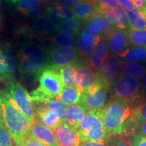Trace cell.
<instances>
[{
  "label": "cell",
  "mask_w": 146,
  "mask_h": 146,
  "mask_svg": "<svg viewBox=\"0 0 146 146\" xmlns=\"http://www.w3.org/2000/svg\"><path fill=\"white\" fill-rule=\"evenodd\" d=\"M132 1L135 6V8L143 9L146 8L145 3L143 2V0H133Z\"/></svg>",
  "instance_id": "bcb514c9"
},
{
  "label": "cell",
  "mask_w": 146,
  "mask_h": 146,
  "mask_svg": "<svg viewBox=\"0 0 146 146\" xmlns=\"http://www.w3.org/2000/svg\"><path fill=\"white\" fill-rule=\"evenodd\" d=\"M51 1H52V0H39V1H41L42 3H45L50 2Z\"/></svg>",
  "instance_id": "f907efd6"
},
{
  "label": "cell",
  "mask_w": 146,
  "mask_h": 146,
  "mask_svg": "<svg viewBox=\"0 0 146 146\" xmlns=\"http://www.w3.org/2000/svg\"><path fill=\"white\" fill-rule=\"evenodd\" d=\"M119 62L115 56L109 55L100 68L95 73L96 77L111 87L120 75Z\"/></svg>",
  "instance_id": "8fae6325"
},
{
  "label": "cell",
  "mask_w": 146,
  "mask_h": 146,
  "mask_svg": "<svg viewBox=\"0 0 146 146\" xmlns=\"http://www.w3.org/2000/svg\"><path fill=\"white\" fill-rule=\"evenodd\" d=\"M35 117L37 120L45 127L51 129H54L61 125L63 121L58 113L47 108L43 104L39 102H33Z\"/></svg>",
  "instance_id": "9a60e30c"
},
{
  "label": "cell",
  "mask_w": 146,
  "mask_h": 146,
  "mask_svg": "<svg viewBox=\"0 0 146 146\" xmlns=\"http://www.w3.org/2000/svg\"><path fill=\"white\" fill-rule=\"evenodd\" d=\"M137 134L146 137V122L141 124L136 130Z\"/></svg>",
  "instance_id": "f6af8a7d"
},
{
  "label": "cell",
  "mask_w": 146,
  "mask_h": 146,
  "mask_svg": "<svg viewBox=\"0 0 146 146\" xmlns=\"http://www.w3.org/2000/svg\"><path fill=\"white\" fill-rule=\"evenodd\" d=\"M18 69V64L8 47H0V79L8 80L12 78Z\"/></svg>",
  "instance_id": "5bb4252c"
},
{
  "label": "cell",
  "mask_w": 146,
  "mask_h": 146,
  "mask_svg": "<svg viewBox=\"0 0 146 146\" xmlns=\"http://www.w3.org/2000/svg\"><path fill=\"white\" fill-rule=\"evenodd\" d=\"M104 40L106 42L110 55L112 56H118L130 47L127 30L114 28L108 34Z\"/></svg>",
  "instance_id": "7c38bea8"
},
{
  "label": "cell",
  "mask_w": 146,
  "mask_h": 146,
  "mask_svg": "<svg viewBox=\"0 0 146 146\" xmlns=\"http://www.w3.org/2000/svg\"><path fill=\"white\" fill-rule=\"evenodd\" d=\"M118 56L124 61L141 62L146 61V46H132L120 53Z\"/></svg>",
  "instance_id": "484cf974"
},
{
  "label": "cell",
  "mask_w": 146,
  "mask_h": 146,
  "mask_svg": "<svg viewBox=\"0 0 146 146\" xmlns=\"http://www.w3.org/2000/svg\"><path fill=\"white\" fill-rule=\"evenodd\" d=\"M139 81L141 88L143 89L144 92L146 93V69L144 71L143 74L139 78Z\"/></svg>",
  "instance_id": "7bdbcfd3"
},
{
  "label": "cell",
  "mask_w": 146,
  "mask_h": 146,
  "mask_svg": "<svg viewBox=\"0 0 146 146\" xmlns=\"http://www.w3.org/2000/svg\"><path fill=\"white\" fill-rule=\"evenodd\" d=\"M74 66L76 68L75 86L82 94L96 83V74L82 60Z\"/></svg>",
  "instance_id": "4fadbf2b"
},
{
  "label": "cell",
  "mask_w": 146,
  "mask_h": 146,
  "mask_svg": "<svg viewBox=\"0 0 146 146\" xmlns=\"http://www.w3.org/2000/svg\"><path fill=\"white\" fill-rule=\"evenodd\" d=\"M58 70L64 87H72L75 85L76 68L74 65L62 67Z\"/></svg>",
  "instance_id": "d6a6232c"
},
{
  "label": "cell",
  "mask_w": 146,
  "mask_h": 146,
  "mask_svg": "<svg viewBox=\"0 0 146 146\" xmlns=\"http://www.w3.org/2000/svg\"><path fill=\"white\" fill-rule=\"evenodd\" d=\"M57 27L58 25L46 16H40L36 18L32 25L33 31L41 36L54 35L57 32Z\"/></svg>",
  "instance_id": "603a6c76"
},
{
  "label": "cell",
  "mask_w": 146,
  "mask_h": 146,
  "mask_svg": "<svg viewBox=\"0 0 146 146\" xmlns=\"http://www.w3.org/2000/svg\"><path fill=\"white\" fill-rule=\"evenodd\" d=\"M109 51L106 42L104 39L102 40L91 52L87 58V64L94 70L98 71L109 56Z\"/></svg>",
  "instance_id": "44dd1931"
},
{
  "label": "cell",
  "mask_w": 146,
  "mask_h": 146,
  "mask_svg": "<svg viewBox=\"0 0 146 146\" xmlns=\"http://www.w3.org/2000/svg\"><path fill=\"white\" fill-rule=\"evenodd\" d=\"M112 98L126 101L133 109L145 103L146 94L141 88L137 78L120 74L112 84Z\"/></svg>",
  "instance_id": "277c9868"
},
{
  "label": "cell",
  "mask_w": 146,
  "mask_h": 146,
  "mask_svg": "<svg viewBox=\"0 0 146 146\" xmlns=\"http://www.w3.org/2000/svg\"><path fill=\"white\" fill-rule=\"evenodd\" d=\"M110 143L108 145V146H129V143L122 137H115L110 139V138L108 139Z\"/></svg>",
  "instance_id": "b9f144b4"
},
{
  "label": "cell",
  "mask_w": 146,
  "mask_h": 146,
  "mask_svg": "<svg viewBox=\"0 0 146 146\" xmlns=\"http://www.w3.org/2000/svg\"><path fill=\"white\" fill-rule=\"evenodd\" d=\"M18 68L23 76L36 79L46 64V50L33 41L21 44L18 52Z\"/></svg>",
  "instance_id": "7a4b0ae2"
},
{
  "label": "cell",
  "mask_w": 146,
  "mask_h": 146,
  "mask_svg": "<svg viewBox=\"0 0 146 146\" xmlns=\"http://www.w3.org/2000/svg\"><path fill=\"white\" fill-rule=\"evenodd\" d=\"M2 22H3L2 14H1V12H0V27H1V25H2Z\"/></svg>",
  "instance_id": "7dc6e473"
},
{
  "label": "cell",
  "mask_w": 146,
  "mask_h": 146,
  "mask_svg": "<svg viewBox=\"0 0 146 146\" xmlns=\"http://www.w3.org/2000/svg\"><path fill=\"white\" fill-rule=\"evenodd\" d=\"M127 12L130 28L146 30V8H134Z\"/></svg>",
  "instance_id": "4316f807"
},
{
  "label": "cell",
  "mask_w": 146,
  "mask_h": 146,
  "mask_svg": "<svg viewBox=\"0 0 146 146\" xmlns=\"http://www.w3.org/2000/svg\"><path fill=\"white\" fill-rule=\"evenodd\" d=\"M0 94L19 110L29 123H32L35 120V113L31 98L21 84L14 80L7 81L5 83L4 89L0 91Z\"/></svg>",
  "instance_id": "8992f818"
},
{
  "label": "cell",
  "mask_w": 146,
  "mask_h": 146,
  "mask_svg": "<svg viewBox=\"0 0 146 146\" xmlns=\"http://www.w3.org/2000/svg\"><path fill=\"white\" fill-rule=\"evenodd\" d=\"M0 123L16 142L29 132L31 123L19 110L0 94Z\"/></svg>",
  "instance_id": "3957f363"
},
{
  "label": "cell",
  "mask_w": 146,
  "mask_h": 146,
  "mask_svg": "<svg viewBox=\"0 0 146 146\" xmlns=\"http://www.w3.org/2000/svg\"><path fill=\"white\" fill-rule=\"evenodd\" d=\"M145 122H146V102L133 109L123 134L126 135L133 134L137 128Z\"/></svg>",
  "instance_id": "d6986e66"
},
{
  "label": "cell",
  "mask_w": 146,
  "mask_h": 146,
  "mask_svg": "<svg viewBox=\"0 0 146 146\" xmlns=\"http://www.w3.org/2000/svg\"><path fill=\"white\" fill-rule=\"evenodd\" d=\"M74 17L80 21H87L94 12H95L94 3L82 1L72 9Z\"/></svg>",
  "instance_id": "f1b7e54d"
},
{
  "label": "cell",
  "mask_w": 146,
  "mask_h": 146,
  "mask_svg": "<svg viewBox=\"0 0 146 146\" xmlns=\"http://www.w3.org/2000/svg\"><path fill=\"white\" fill-rule=\"evenodd\" d=\"M55 6H60L72 9L83 0H52Z\"/></svg>",
  "instance_id": "f35d334b"
},
{
  "label": "cell",
  "mask_w": 146,
  "mask_h": 146,
  "mask_svg": "<svg viewBox=\"0 0 146 146\" xmlns=\"http://www.w3.org/2000/svg\"><path fill=\"white\" fill-rule=\"evenodd\" d=\"M129 44L131 46H146V30L129 27L127 29Z\"/></svg>",
  "instance_id": "1f68e13d"
},
{
  "label": "cell",
  "mask_w": 146,
  "mask_h": 146,
  "mask_svg": "<svg viewBox=\"0 0 146 146\" xmlns=\"http://www.w3.org/2000/svg\"><path fill=\"white\" fill-rule=\"evenodd\" d=\"M114 28L120 30H127L129 28L127 11L120 8H108L100 11Z\"/></svg>",
  "instance_id": "ac0fdd59"
},
{
  "label": "cell",
  "mask_w": 146,
  "mask_h": 146,
  "mask_svg": "<svg viewBox=\"0 0 146 146\" xmlns=\"http://www.w3.org/2000/svg\"><path fill=\"white\" fill-rule=\"evenodd\" d=\"M15 142L0 123V146H15Z\"/></svg>",
  "instance_id": "8d00e7d4"
},
{
  "label": "cell",
  "mask_w": 146,
  "mask_h": 146,
  "mask_svg": "<svg viewBox=\"0 0 146 146\" xmlns=\"http://www.w3.org/2000/svg\"><path fill=\"white\" fill-rule=\"evenodd\" d=\"M81 30V23L74 17L72 19L69 20L58 25L57 33L68 35L75 36Z\"/></svg>",
  "instance_id": "4dcf8cb0"
},
{
  "label": "cell",
  "mask_w": 146,
  "mask_h": 146,
  "mask_svg": "<svg viewBox=\"0 0 146 146\" xmlns=\"http://www.w3.org/2000/svg\"><path fill=\"white\" fill-rule=\"evenodd\" d=\"M54 44L60 47H74L76 44L75 36L68 35L56 33L50 38Z\"/></svg>",
  "instance_id": "e575fe53"
},
{
  "label": "cell",
  "mask_w": 146,
  "mask_h": 146,
  "mask_svg": "<svg viewBox=\"0 0 146 146\" xmlns=\"http://www.w3.org/2000/svg\"><path fill=\"white\" fill-rule=\"evenodd\" d=\"M86 110L80 104L67 108L63 123L66 124L72 129L76 130L86 114Z\"/></svg>",
  "instance_id": "7402d4cb"
},
{
  "label": "cell",
  "mask_w": 146,
  "mask_h": 146,
  "mask_svg": "<svg viewBox=\"0 0 146 146\" xmlns=\"http://www.w3.org/2000/svg\"><path fill=\"white\" fill-rule=\"evenodd\" d=\"M14 4L18 12L24 16L35 18L41 16L39 0H18Z\"/></svg>",
  "instance_id": "cb8c5ba5"
},
{
  "label": "cell",
  "mask_w": 146,
  "mask_h": 146,
  "mask_svg": "<svg viewBox=\"0 0 146 146\" xmlns=\"http://www.w3.org/2000/svg\"><path fill=\"white\" fill-rule=\"evenodd\" d=\"M80 146H107L105 143H98L93 141H83L81 142Z\"/></svg>",
  "instance_id": "ee69618b"
},
{
  "label": "cell",
  "mask_w": 146,
  "mask_h": 146,
  "mask_svg": "<svg viewBox=\"0 0 146 146\" xmlns=\"http://www.w3.org/2000/svg\"><path fill=\"white\" fill-rule=\"evenodd\" d=\"M132 146H146V137L135 133L133 137Z\"/></svg>",
  "instance_id": "ab89813d"
},
{
  "label": "cell",
  "mask_w": 146,
  "mask_h": 146,
  "mask_svg": "<svg viewBox=\"0 0 146 146\" xmlns=\"http://www.w3.org/2000/svg\"><path fill=\"white\" fill-rule=\"evenodd\" d=\"M76 131L81 142L106 143L110 139L102 123L99 110H87Z\"/></svg>",
  "instance_id": "52a82bcc"
},
{
  "label": "cell",
  "mask_w": 146,
  "mask_h": 146,
  "mask_svg": "<svg viewBox=\"0 0 146 146\" xmlns=\"http://www.w3.org/2000/svg\"><path fill=\"white\" fill-rule=\"evenodd\" d=\"M16 144L18 146H45L31 135L29 132L22 136L16 142Z\"/></svg>",
  "instance_id": "d590c367"
},
{
  "label": "cell",
  "mask_w": 146,
  "mask_h": 146,
  "mask_svg": "<svg viewBox=\"0 0 146 146\" xmlns=\"http://www.w3.org/2000/svg\"><path fill=\"white\" fill-rule=\"evenodd\" d=\"M118 6L125 11H131L135 8L133 1L131 0H116Z\"/></svg>",
  "instance_id": "60d3db41"
},
{
  "label": "cell",
  "mask_w": 146,
  "mask_h": 146,
  "mask_svg": "<svg viewBox=\"0 0 146 146\" xmlns=\"http://www.w3.org/2000/svg\"><path fill=\"white\" fill-rule=\"evenodd\" d=\"M80 55L77 49L74 47H52L46 50V64L45 68L58 70L62 67L75 65L82 60Z\"/></svg>",
  "instance_id": "ba28073f"
},
{
  "label": "cell",
  "mask_w": 146,
  "mask_h": 146,
  "mask_svg": "<svg viewBox=\"0 0 146 146\" xmlns=\"http://www.w3.org/2000/svg\"><path fill=\"white\" fill-rule=\"evenodd\" d=\"M119 68L121 72L127 75L139 78L143 74L146 68L137 62H131L121 60L119 62Z\"/></svg>",
  "instance_id": "f546056e"
},
{
  "label": "cell",
  "mask_w": 146,
  "mask_h": 146,
  "mask_svg": "<svg viewBox=\"0 0 146 146\" xmlns=\"http://www.w3.org/2000/svg\"><path fill=\"white\" fill-rule=\"evenodd\" d=\"M56 99L60 100L68 106L80 103L81 99V93L76 86L64 87Z\"/></svg>",
  "instance_id": "83f0119b"
},
{
  "label": "cell",
  "mask_w": 146,
  "mask_h": 146,
  "mask_svg": "<svg viewBox=\"0 0 146 146\" xmlns=\"http://www.w3.org/2000/svg\"><path fill=\"white\" fill-rule=\"evenodd\" d=\"M131 1H133V0H131Z\"/></svg>",
  "instance_id": "f5cc1de1"
},
{
  "label": "cell",
  "mask_w": 146,
  "mask_h": 146,
  "mask_svg": "<svg viewBox=\"0 0 146 146\" xmlns=\"http://www.w3.org/2000/svg\"><path fill=\"white\" fill-rule=\"evenodd\" d=\"M2 1L3 0H0V6H1V4H2Z\"/></svg>",
  "instance_id": "816d5d0a"
},
{
  "label": "cell",
  "mask_w": 146,
  "mask_h": 146,
  "mask_svg": "<svg viewBox=\"0 0 146 146\" xmlns=\"http://www.w3.org/2000/svg\"><path fill=\"white\" fill-rule=\"evenodd\" d=\"M133 108L124 100L112 98L104 107L99 110L102 123L109 138L123 134L125 126Z\"/></svg>",
  "instance_id": "6da1fadb"
},
{
  "label": "cell",
  "mask_w": 146,
  "mask_h": 146,
  "mask_svg": "<svg viewBox=\"0 0 146 146\" xmlns=\"http://www.w3.org/2000/svg\"><path fill=\"white\" fill-rule=\"evenodd\" d=\"M95 12H99L100 11L108 8H113L118 7L116 0H96Z\"/></svg>",
  "instance_id": "74e56055"
},
{
  "label": "cell",
  "mask_w": 146,
  "mask_h": 146,
  "mask_svg": "<svg viewBox=\"0 0 146 146\" xmlns=\"http://www.w3.org/2000/svg\"><path fill=\"white\" fill-rule=\"evenodd\" d=\"M29 132L45 146H58L57 139L52 129L45 127L36 118L31 123Z\"/></svg>",
  "instance_id": "e0dca14e"
},
{
  "label": "cell",
  "mask_w": 146,
  "mask_h": 146,
  "mask_svg": "<svg viewBox=\"0 0 146 146\" xmlns=\"http://www.w3.org/2000/svg\"><path fill=\"white\" fill-rule=\"evenodd\" d=\"M58 146H80L81 140L76 130L72 129L64 123L53 129Z\"/></svg>",
  "instance_id": "2e32d148"
},
{
  "label": "cell",
  "mask_w": 146,
  "mask_h": 146,
  "mask_svg": "<svg viewBox=\"0 0 146 146\" xmlns=\"http://www.w3.org/2000/svg\"><path fill=\"white\" fill-rule=\"evenodd\" d=\"M102 40L98 31L92 27L85 26L76 36V49L80 54L87 59L95 47Z\"/></svg>",
  "instance_id": "30bf717a"
},
{
  "label": "cell",
  "mask_w": 146,
  "mask_h": 146,
  "mask_svg": "<svg viewBox=\"0 0 146 146\" xmlns=\"http://www.w3.org/2000/svg\"><path fill=\"white\" fill-rule=\"evenodd\" d=\"M5 1H9V2H11V3H14H14H15L16 2H17L18 0H5Z\"/></svg>",
  "instance_id": "681fc988"
},
{
  "label": "cell",
  "mask_w": 146,
  "mask_h": 146,
  "mask_svg": "<svg viewBox=\"0 0 146 146\" xmlns=\"http://www.w3.org/2000/svg\"><path fill=\"white\" fill-rule=\"evenodd\" d=\"M38 80L39 87L30 94L33 102L43 103L47 100L56 98L64 88L57 69L45 68L42 71Z\"/></svg>",
  "instance_id": "5b68a950"
},
{
  "label": "cell",
  "mask_w": 146,
  "mask_h": 146,
  "mask_svg": "<svg viewBox=\"0 0 146 146\" xmlns=\"http://www.w3.org/2000/svg\"><path fill=\"white\" fill-rule=\"evenodd\" d=\"M45 14L46 16L56 25H60L74 18L71 9L60 6H47L45 9Z\"/></svg>",
  "instance_id": "d4e9b609"
},
{
  "label": "cell",
  "mask_w": 146,
  "mask_h": 146,
  "mask_svg": "<svg viewBox=\"0 0 146 146\" xmlns=\"http://www.w3.org/2000/svg\"><path fill=\"white\" fill-rule=\"evenodd\" d=\"M110 88L96 78L94 85L81 94L80 104L85 108L86 111L100 110L106 104L108 91Z\"/></svg>",
  "instance_id": "9c48e42d"
},
{
  "label": "cell",
  "mask_w": 146,
  "mask_h": 146,
  "mask_svg": "<svg viewBox=\"0 0 146 146\" xmlns=\"http://www.w3.org/2000/svg\"><path fill=\"white\" fill-rule=\"evenodd\" d=\"M85 26L92 27L98 31L102 40L104 39L108 34L114 29L103 14L96 12H94L85 21Z\"/></svg>",
  "instance_id": "ffe728a7"
},
{
  "label": "cell",
  "mask_w": 146,
  "mask_h": 146,
  "mask_svg": "<svg viewBox=\"0 0 146 146\" xmlns=\"http://www.w3.org/2000/svg\"><path fill=\"white\" fill-rule=\"evenodd\" d=\"M41 104H43L45 106H46L47 108L52 110L58 113V115L60 116V118H61L62 120L64 122L65 114L67 110V106L64 104L62 102L56 99V98H54V99L47 100V101L43 102V103Z\"/></svg>",
  "instance_id": "836d02e7"
},
{
  "label": "cell",
  "mask_w": 146,
  "mask_h": 146,
  "mask_svg": "<svg viewBox=\"0 0 146 146\" xmlns=\"http://www.w3.org/2000/svg\"><path fill=\"white\" fill-rule=\"evenodd\" d=\"M83 1H87V2H88V3H92V4H94V3H96V0H83Z\"/></svg>",
  "instance_id": "c3c4849f"
}]
</instances>
